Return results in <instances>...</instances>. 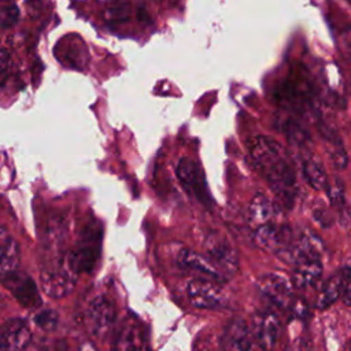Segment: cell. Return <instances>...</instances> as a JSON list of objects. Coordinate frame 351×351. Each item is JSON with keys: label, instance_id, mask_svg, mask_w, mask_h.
<instances>
[{"label": "cell", "instance_id": "obj_19", "mask_svg": "<svg viewBox=\"0 0 351 351\" xmlns=\"http://www.w3.org/2000/svg\"><path fill=\"white\" fill-rule=\"evenodd\" d=\"M97 256H99L97 248L90 245H81L69 254V256L66 258V263L69 269L75 276H78L80 273L90 271L93 269V265L96 263Z\"/></svg>", "mask_w": 351, "mask_h": 351}, {"label": "cell", "instance_id": "obj_10", "mask_svg": "<svg viewBox=\"0 0 351 351\" xmlns=\"http://www.w3.org/2000/svg\"><path fill=\"white\" fill-rule=\"evenodd\" d=\"M176 173L180 182L191 195H193L204 204L211 203V197L207 191L203 173L195 160H192L191 158H181L177 165Z\"/></svg>", "mask_w": 351, "mask_h": 351}, {"label": "cell", "instance_id": "obj_29", "mask_svg": "<svg viewBox=\"0 0 351 351\" xmlns=\"http://www.w3.org/2000/svg\"><path fill=\"white\" fill-rule=\"evenodd\" d=\"M341 274H343V277H344L346 281H351V261L347 262V265L343 267Z\"/></svg>", "mask_w": 351, "mask_h": 351}, {"label": "cell", "instance_id": "obj_4", "mask_svg": "<svg viewBox=\"0 0 351 351\" xmlns=\"http://www.w3.org/2000/svg\"><path fill=\"white\" fill-rule=\"evenodd\" d=\"M251 333L263 351H273L280 336V319L270 310H259L252 315Z\"/></svg>", "mask_w": 351, "mask_h": 351}, {"label": "cell", "instance_id": "obj_21", "mask_svg": "<svg viewBox=\"0 0 351 351\" xmlns=\"http://www.w3.org/2000/svg\"><path fill=\"white\" fill-rule=\"evenodd\" d=\"M303 174L306 181L308 182V185L318 192L322 191H328L329 188V180H328V174L325 171V169L322 167V165L314 159H307L303 165Z\"/></svg>", "mask_w": 351, "mask_h": 351}, {"label": "cell", "instance_id": "obj_15", "mask_svg": "<svg viewBox=\"0 0 351 351\" xmlns=\"http://www.w3.org/2000/svg\"><path fill=\"white\" fill-rule=\"evenodd\" d=\"M177 263L184 270L200 274V278H207L215 282L225 281V277L217 270V267L204 255L195 251L181 250L177 256Z\"/></svg>", "mask_w": 351, "mask_h": 351}, {"label": "cell", "instance_id": "obj_22", "mask_svg": "<svg viewBox=\"0 0 351 351\" xmlns=\"http://www.w3.org/2000/svg\"><path fill=\"white\" fill-rule=\"evenodd\" d=\"M132 4L129 3H111L106 7L103 15L108 23H123L130 18Z\"/></svg>", "mask_w": 351, "mask_h": 351}, {"label": "cell", "instance_id": "obj_28", "mask_svg": "<svg viewBox=\"0 0 351 351\" xmlns=\"http://www.w3.org/2000/svg\"><path fill=\"white\" fill-rule=\"evenodd\" d=\"M343 302L351 307V281H346V285H344V289H343Z\"/></svg>", "mask_w": 351, "mask_h": 351}, {"label": "cell", "instance_id": "obj_3", "mask_svg": "<svg viewBox=\"0 0 351 351\" xmlns=\"http://www.w3.org/2000/svg\"><path fill=\"white\" fill-rule=\"evenodd\" d=\"M189 302L197 308H222L226 306V296L218 282L207 278H193L186 285Z\"/></svg>", "mask_w": 351, "mask_h": 351}, {"label": "cell", "instance_id": "obj_5", "mask_svg": "<svg viewBox=\"0 0 351 351\" xmlns=\"http://www.w3.org/2000/svg\"><path fill=\"white\" fill-rule=\"evenodd\" d=\"M258 289L274 306L289 308L293 303V285L289 278L278 273H267L258 280Z\"/></svg>", "mask_w": 351, "mask_h": 351}, {"label": "cell", "instance_id": "obj_2", "mask_svg": "<svg viewBox=\"0 0 351 351\" xmlns=\"http://www.w3.org/2000/svg\"><path fill=\"white\" fill-rule=\"evenodd\" d=\"M204 256L228 280L239 269V256L230 241L218 232H208L203 241Z\"/></svg>", "mask_w": 351, "mask_h": 351}, {"label": "cell", "instance_id": "obj_23", "mask_svg": "<svg viewBox=\"0 0 351 351\" xmlns=\"http://www.w3.org/2000/svg\"><path fill=\"white\" fill-rule=\"evenodd\" d=\"M19 19V8L15 4H7L0 7V27H11Z\"/></svg>", "mask_w": 351, "mask_h": 351}, {"label": "cell", "instance_id": "obj_6", "mask_svg": "<svg viewBox=\"0 0 351 351\" xmlns=\"http://www.w3.org/2000/svg\"><path fill=\"white\" fill-rule=\"evenodd\" d=\"M115 322V307L112 302L100 295L96 296L86 310V326L95 337L106 336Z\"/></svg>", "mask_w": 351, "mask_h": 351}, {"label": "cell", "instance_id": "obj_13", "mask_svg": "<svg viewBox=\"0 0 351 351\" xmlns=\"http://www.w3.org/2000/svg\"><path fill=\"white\" fill-rule=\"evenodd\" d=\"M3 282L23 307L34 308L41 304V298L37 285L29 276L19 274L15 271L4 277Z\"/></svg>", "mask_w": 351, "mask_h": 351}, {"label": "cell", "instance_id": "obj_24", "mask_svg": "<svg viewBox=\"0 0 351 351\" xmlns=\"http://www.w3.org/2000/svg\"><path fill=\"white\" fill-rule=\"evenodd\" d=\"M328 196L330 200V204L335 207H343L344 204V188L340 181H335L333 184H329L328 188Z\"/></svg>", "mask_w": 351, "mask_h": 351}, {"label": "cell", "instance_id": "obj_17", "mask_svg": "<svg viewBox=\"0 0 351 351\" xmlns=\"http://www.w3.org/2000/svg\"><path fill=\"white\" fill-rule=\"evenodd\" d=\"M274 215L276 210L271 200L263 193H256L252 197L247 210V219L250 226L255 230L266 223L273 222Z\"/></svg>", "mask_w": 351, "mask_h": 351}, {"label": "cell", "instance_id": "obj_9", "mask_svg": "<svg viewBox=\"0 0 351 351\" xmlns=\"http://www.w3.org/2000/svg\"><path fill=\"white\" fill-rule=\"evenodd\" d=\"M255 244L269 252L281 254L292 244V229L284 223H266L254 230Z\"/></svg>", "mask_w": 351, "mask_h": 351}, {"label": "cell", "instance_id": "obj_8", "mask_svg": "<svg viewBox=\"0 0 351 351\" xmlns=\"http://www.w3.org/2000/svg\"><path fill=\"white\" fill-rule=\"evenodd\" d=\"M111 351H151L147 333L136 319H125L118 326Z\"/></svg>", "mask_w": 351, "mask_h": 351}, {"label": "cell", "instance_id": "obj_25", "mask_svg": "<svg viewBox=\"0 0 351 351\" xmlns=\"http://www.w3.org/2000/svg\"><path fill=\"white\" fill-rule=\"evenodd\" d=\"M34 322L43 328V329H52L55 328L56 322H58V315L55 311H51V310H45V311H41L38 313L36 317H34Z\"/></svg>", "mask_w": 351, "mask_h": 351}, {"label": "cell", "instance_id": "obj_16", "mask_svg": "<svg viewBox=\"0 0 351 351\" xmlns=\"http://www.w3.org/2000/svg\"><path fill=\"white\" fill-rule=\"evenodd\" d=\"M21 252L18 241L5 226L0 223V277L4 278L16 271Z\"/></svg>", "mask_w": 351, "mask_h": 351}, {"label": "cell", "instance_id": "obj_18", "mask_svg": "<svg viewBox=\"0 0 351 351\" xmlns=\"http://www.w3.org/2000/svg\"><path fill=\"white\" fill-rule=\"evenodd\" d=\"M322 274V263L319 259H307L295 265L292 273V285L298 289H306L314 285Z\"/></svg>", "mask_w": 351, "mask_h": 351}, {"label": "cell", "instance_id": "obj_31", "mask_svg": "<svg viewBox=\"0 0 351 351\" xmlns=\"http://www.w3.org/2000/svg\"><path fill=\"white\" fill-rule=\"evenodd\" d=\"M350 350H351V340H350Z\"/></svg>", "mask_w": 351, "mask_h": 351}, {"label": "cell", "instance_id": "obj_7", "mask_svg": "<svg viewBox=\"0 0 351 351\" xmlns=\"http://www.w3.org/2000/svg\"><path fill=\"white\" fill-rule=\"evenodd\" d=\"M77 276L69 269L66 261L56 266H48L41 271V288L51 298L69 295L75 285Z\"/></svg>", "mask_w": 351, "mask_h": 351}, {"label": "cell", "instance_id": "obj_26", "mask_svg": "<svg viewBox=\"0 0 351 351\" xmlns=\"http://www.w3.org/2000/svg\"><path fill=\"white\" fill-rule=\"evenodd\" d=\"M340 41H341V44H340V45H341V49H343L344 53L351 59V29L343 32Z\"/></svg>", "mask_w": 351, "mask_h": 351}, {"label": "cell", "instance_id": "obj_14", "mask_svg": "<svg viewBox=\"0 0 351 351\" xmlns=\"http://www.w3.org/2000/svg\"><path fill=\"white\" fill-rule=\"evenodd\" d=\"M222 351H252L251 332L245 321L233 318L228 322L221 336Z\"/></svg>", "mask_w": 351, "mask_h": 351}, {"label": "cell", "instance_id": "obj_1", "mask_svg": "<svg viewBox=\"0 0 351 351\" xmlns=\"http://www.w3.org/2000/svg\"><path fill=\"white\" fill-rule=\"evenodd\" d=\"M248 149L255 166L270 184L273 192L282 204L291 207L295 197L296 178L285 148L271 137L255 136L251 138Z\"/></svg>", "mask_w": 351, "mask_h": 351}, {"label": "cell", "instance_id": "obj_11", "mask_svg": "<svg viewBox=\"0 0 351 351\" xmlns=\"http://www.w3.org/2000/svg\"><path fill=\"white\" fill-rule=\"evenodd\" d=\"M32 341V330L21 318L0 325V351H25Z\"/></svg>", "mask_w": 351, "mask_h": 351}, {"label": "cell", "instance_id": "obj_27", "mask_svg": "<svg viewBox=\"0 0 351 351\" xmlns=\"http://www.w3.org/2000/svg\"><path fill=\"white\" fill-rule=\"evenodd\" d=\"M10 62H11V58H10L8 51H5V49H0V71H5V70H8V67H10Z\"/></svg>", "mask_w": 351, "mask_h": 351}, {"label": "cell", "instance_id": "obj_20", "mask_svg": "<svg viewBox=\"0 0 351 351\" xmlns=\"http://www.w3.org/2000/svg\"><path fill=\"white\" fill-rule=\"evenodd\" d=\"M344 285H346V280L341 271L330 276L324 282V285L318 292V296L315 299V307L319 310H325L326 307L332 306L343 295Z\"/></svg>", "mask_w": 351, "mask_h": 351}, {"label": "cell", "instance_id": "obj_30", "mask_svg": "<svg viewBox=\"0 0 351 351\" xmlns=\"http://www.w3.org/2000/svg\"><path fill=\"white\" fill-rule=\"evenodd\" d=\"M284 351H302V350H300V346L295 343V344H291L289 347H287Z\"/></svg>", "mask_w": 351, "mask_h": 351}, {"label": "cell", "instance_id": "obj_12", "mask_svg": "<svg viewBox=\"0 0 351 351\" xmlns=\"http://www.w3.org/2000/svg\"><path fill=\"white\" fill-rule=\"evenodd\" d=\"M324 251L322 240L313 232H303L299 239L292 243L285 251L278 254L282 259L292 262L293 265L307 261V259H319Z\"/></svg>", "mask_w": 351, "mask_h": 351}]
</instances>
